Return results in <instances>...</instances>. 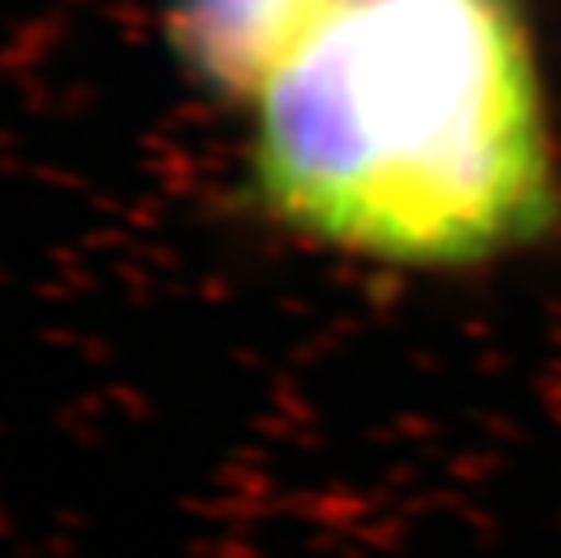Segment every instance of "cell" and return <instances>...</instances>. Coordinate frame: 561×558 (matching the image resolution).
I'll list each match as a JSON object with an SVG mask.
<instances>
[{"label": "cell", "mask_w": 561, "mask_h": 558, "mask_svg": "<svg viewBox=\"0 0 561 558\" xmlns=\"http://www.w3.org/2000/svg\"><path fill=\"white\" fill-rule=\"evenodd\" d=\"M250 121L254 207L333 251L468 269L540 240L558 215L515 0H344Z\"/></svg>", "instance_id": "1"}, {"label": "cell", "mask_w": 561, "mask_h": 558, "mask_svg": "<svg viewBox=\"0 0 561 558\" xmlns=\"http://www.w3.org/2000/svg\"><path fill=\"white\" fill-rule=\"evenodd\" d=\"M344 0H167V44L214 99L243 105L276 80Z\"/></svg>", "instance_id": "2"}]
</instances>
